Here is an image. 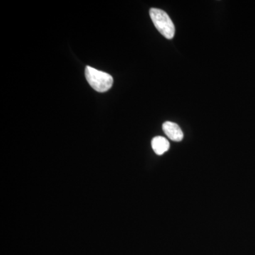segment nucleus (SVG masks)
<instances>
[{"label":"nucleus","mask_w":255,"mask_h":255,"mask_svg":"<svg viewBox=\"0 0 255 255\" xmlns=\"http://www.w3.org/2000/svg\"><path fill=\"white\" fill-rule=\"evenodd\" d=\"M152 147L157 155H163L169 149V142L165 137L157 136L152 140Z\"/></svg>","instance_id":"4"},{"label":"nucleus","mask_w":255,"mask_h":255,"mask_svg":"<svg viewBox=\"0 0 255 255\" xmlns=\"http://www.w3.org/2000/svg\"><path fill=\"white\" fill-rule=\"evenodd\" d=\"M150 16L155 28L167 39H172L175 34V27L169 15L163 10L152 8Z\"/></svg>","instance_id":"2"},{"label":"nucleus","mask_w":255,"mask_h":255,"mask_svg":"<svg viewBox=\"0 0 255 255\" xmlns=\"http://www.w3.org/2000/svg\"><path fill=\"white\" fill-rule=\"evenodd\" d=\"M85 77L90 86L99 92H105L110 90L113 85V78L110 74L100 71L92 67L85 68Z\"/></svg>","instance_id":"1"},{"label":"nucleus","mask_w":255,"mask_h":255,"mask_svg":"<svg viewBox=\"0 0 255 255\" xmlns=\"http://www.w3.org/2000/svg\"><path fill=\"white\" fill-rule=\"evenodd\" d=\"M162 129H163L164 133L170 140L176 142L182 140L184 134H183L182 129L177 124L174 123V122H166L162 125Z\"/></svg>","instance_id":"3"}]
</instances>
